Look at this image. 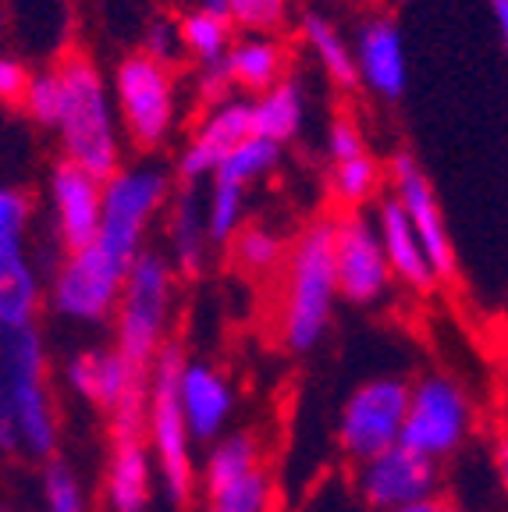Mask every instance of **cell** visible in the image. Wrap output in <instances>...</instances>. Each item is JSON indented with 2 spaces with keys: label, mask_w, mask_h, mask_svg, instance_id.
Listing matches in <instances>:
<instances>
[{
  "label": "cell",
  "mask_w": 508,
  "mask_h": 512,
  "mask_svg": "<svg viewBox=\"0 0 508 512\" xmlns=\"http://www.w3.org/2000/svg\"><path fill=\"white\" fill-rule=\"evenodd\" d=\"M175 271L164 253L143 249L128 267L121 285L118 310H114V345L125 367L135 377H150L157 352L171 338V313H175Z\"/></svg>",
  "instance_id": "277c9868"
},
{
  "label": "cell",
  "mask_w": 508,
  "mask_h": 512,
  "mask_svg": "<svg viewBox=\"0 0 508 512\" xmlns=\"http://www.w3.org/2000/svg\"><path fill=\"white\" fill-rule=\"evenodd\" d=\"M327 153H331L334 164H345V160L363 157L366 143H363V128H359L356 118L342 114V118L331 121V132H327Z\"/></svg>",
  "instance_id": "e575fe53"
},
{
  "label": "cell",
  "mask_w": 508,
  "mask_h": 512,
  "mask_svg": "<svg viewBox=\"0 0 508 512\" xmlns=\"http://www.w3.org/2000/svg\"><path fill=\"white\" fill-rule=\"evenodd\" d=\"M185 360V345L167 338L146 377V448L171 509H185L196 498V456L178 409V374Z\"/></svg>",
  "instance_id": "3957f363"
},
{
  "label": "cell",
  "mask_w": 508,
  "mask_h": 512,
  "mask_svg": "<svg viewBox=\"0 0 508 512\" xmlns=\"http://www.w3.org/2000/svg\"><path fill=\"white\" fill-rule=\"evenodd\" d=\"M196 11H203V15H214V18H224V22H228V0H199Z\"/></svg>",
  "instance_id": "60d3db41"
},
{
  "label": "cell",
  "mask_w": 508,
  "mask_h": 512,
  "mask_svg": "<svg viewBox=\"0 0 508 512\" xmlns=\"http://www.w3.org/2000/svg\"><path fill=\"white\" fill-rule=\"evenodd\" d=\"M228 246L231 256H235V264L246 274H270L285 260V242L274 232H267V228H256V224H249V228L242 224Z\"/></svg>",
  "instance_id": "f546056e"
},
{
  "label": "cell",
  "mask_w": 508,
  "mask_h": 512,
  "mask_svg": "<svg viewBox=\"0 0 508 512\" xmlns=\"http://www.w3.org/2000/svg\"><path fill=\"white\" fill-rule=\"evenodd\" d=\"M239 406L235 384L210 360H185L178 374V409L192 445H214Z\"/></svg>",
  "instance_id": "5bb4252c"
},
{
  "label": "cell",
  "mask_w": 508,
  "mask_h": 512,
  "mask_svg": "<svg viewBox=\"0 0 508 512\" xmlns=\"http://www.w3.org/2000/svg\"><path fill=\"white\" fill-rule=\"evenodd\" d=\"M43 281L25 242H0V331L32 328L43 310Z\"/></svg>",
  "instance_id": "ffe728a7"
},
{
  "label": "cell",
  "mask_w": 508,
  "mask_h": 512,
  "mask_svg": "<svg viewBox=\"0 0 508 512\" xmlns=\"http://www.w3.org/2000/svg\"><path fill=\"white\" fill-rule=\"evenodd\" d=\"M253 136V121H249V100H224L203 118L196 128V136L178 157V178L196 185L199 178H207L217 171L224 157H228L242 139Z\"/></svg>",
  "instance_id": "e0dca14e"
},
{
  "label": "cell",
  "mask_w": 508,
  "mask_h": 512,
  "mask_svg": "<svg viewBox=\"0 0 508 512\" xmlns=\"http://www.w3.org/2000/svg\"><path fill=\"white\" fill-rule=\"evenodd\" d=\"M338 306L331 256V221L306 224L299 239L281 260V303H278V338L288 352L306 356L331 331Z\"/></svg>",
  "instance_id": "7a4b0ae2"
},
{
  "label": "cell",
  "mask_w": 508,
  "mask_h": 512,
  "mask_svg": "<svg viewBox=\"0 0 508 512\" xmlns=\"http://www.w3.org/2000/svg\"><path fill=\"white\" fill-rule=\"evenodd\" d=\"M157 495V470H153L146 438H114L104 470V502L111 512H150Z\"/></svg>",
  "instance_id": "ac0fdd59"
},
{
  "label": "cell",
  "mask_w": 508,
  "mask_h": 512,
  "mask_svg": "<svg viewBox=\"0 0 508 512\" xmlns=\"http://www.w3.org/2000/svg\"><path fill=\"white\" fill-rule=\"evenodd\" d=\"M331 256L338 299H345V303L374 306L395 285L374 221L359 210H345L342 217L331 221Z\"/></svg>",
  "instance_id": "8fae6325"
},
{
  "label": "cell",
  "mask_w": 508,
  "mask_h": 512,
  "mask_svg": "<svg viewBox=\"0 0 508 512\" xmlns=\"http://www.w3.org/2000/svg\"><path fill=\"white\" fill-rule=\"evenodd\" d=\"M356 491L374 512H395L413 502H427L441 491V463L416 456L409 448L395 445L381 456L359 463Z\"/></svg>",
  "instance_id": "4fadbf2b"
},
{
  "label": "cell",
  "mask_w": 508,
  "mask_h": 512,
  "mask_svg": "<svg viewBox=\"0 0 508 512\" xmlns=\"http://www.w3.org/2000/svg\"><path fill=\"white\" fill-rule=\"evenodd\" d=\"M50 214H54V232L64 253L86 249L96 239L100 228V196H104V182L86 175L82 168L61 160L50 171Z\"/></svg>",
  "instance_id": "2e32d148"
},
{
  "label": "cell",
  "mask_w": 508,
  "mask_h": 512,
  "mask_svg": "<svg viewBox=\"0 0 508 512\" xmlns=\"http://www.w3.org/2000/svg\"><path fill=\"white\" fill-rule=\"evenodd\" d=\"M224 79L260 96L263 89L285 79V47L274 36L231 40L228 54H224Z\"/></svg>",
  "instance_id": "603a6c76"
},
{
  "label": "cell",
  "mask_w": 508,
  "mask_h": 512,
  "mask_svg": "<svg viewBox=\"0 0 508 512\" xmlns=\"http://www.w3.org/2000/svg\"><path fill=\"white\" fill-rule=\"evenodd\" d=\"M114 107L135 146H160L175 128V72L167 64L128 54L114 72Z\"/></svg>",
  "instance_id": "30bf717a"
},
{
  "label": "cell",
  "mask_w": 508,
  "mask_h": 512,
  "mask_svg": "<svg viewBox=\"0 0 508 512\" xmlns=\"http://www.w3.org/2000/svg\"><path fill=\"white\" fill-rule=\"evenodd\" d=\"M288 15V0H228V22L249 36H267Z\"/></svg>",
  "instance_id": "1f68e13d"
},
{
  "label": "cell",
  "mask_w": 508,
  "mask_h": 512,
  "mask_svg": "<svg viewBox=\"0 0 508 512\" xmlns=\"http://www.w3.org/2000/svg\"><path fill=\"white\" fill-rule=\"evenodd\" d=\"M203 224H207L210 246H228L235 232L246 224V189L214 182L207 203H203Z\"/></svg>",
  "instance_id": "f1b7e54d"
},
{
  "label": "cell",
  "mask_w": 508,
  "mask_h": 512,
  "mask_svg": "<svg viewBox=\"0 0 508 512\" xmlns=\"http://www.w3.org/2000/svg\"><path fill=\"white\" fill-rule=\"evenodd\" d=\"M54 75L61 86V107H57L54 128L61 136L64 160L107 182L121 168V139L104 72L96 68L89 54L72 50L68 57H61Z\"/></svg>",
  "instance_id": "6da1fadb"
},
{
  "label": "cell",
  "mask_w": 508,
  "mask_h": 512,
  "mask_svg": "<svg viewBox=\"0 0 508 512\" xmlns=\"http://www.w3.org/2000/svg\"><path fill=\"white\" fill-rule=\"evenodd\" d=\"M178 50H182V40H178V25L175 22H164V18H160V22H153L150 32H146V50H143V54L171 68V64H175V57H178Z\"/></svg>",
  "instance_id": "d590c367"
},
{
  "label": "cell",
  "mask_w": 508,
  "mask_h": 512,
  "mask_svg": "<svg viewBox=\"0 0 508 512\" xmlns=\"http://www.w3.org/2000/svg\"><path fill=\"white\" fill-rule=\"evenodd\" d=\"M207 512H228V509H221V505H207Z\"/></svg>",
  "instance_id": "b9f144b4"
},
{
  "label": "cell",
  "mask_w": 508,
  "mask_h": 512,
  "mask_svg": "<svg viewBox=\"0 0 508 512\" xmlns=\"http://www.w3.org/2000/svg\"><path fill=\"white\" fill-rule=\"evenodd\" d=\"M249 121H253V136L267 139L274 146H285L288 139L299 136L302 121H306V96L295 79H281L270 89H263L249 104Z\"/></svg>",
  "instance_id": "cb8c5ba5"
},
{
  "label": "cell",
  "mask_w": 508,
  "mask_h": 512,
  "mask_svg": "<svg viewBox=\"0 0 508 512\" xmlns=\"http://www.w3.org/2000/svg\"><path fill=\"white\" fill-rule=\"evenodd\" d=\"M352 64H356V86H366L381 100H402L409 89V57L395 18L374 15L359 25Z\"/></svg>",
  "instance_id": "9a60e30c"
},
{
  "label": "cell",
  "mask_w": 508,
  "mask_h": 512,
  "mask_svg": "<svg viewBox=\"0 0 508 512\" xmlns=\"http://www.w3.org/2000/svg\"><path fill=\"white\" fill-rule=\"evenodd\" d=\"M377 185H381V168L366 153L356 160H345V164H334L331 189H334V200L345 203V207H359V203L374 200Z\"/></svg>",
  "instance_id": "4dcf8cb0"
},
{
  "label": "cell",
  "mask_w": 508,
  "mask_h": 512,
  "mask_svg": "<svg viewBox=\"0 0 508 512\" xmlns=\"http://www.w3.org/2000/svg\"><path fill=\"white\" fill-rule=\"evenodd\" d=\"M0 377L8 384L22 452L40 459V463L57 456V448H61V420H57L47 342H43L40 324L18 331H0Z\"/></svg>",
  "instance_id": "5b68a950"
},
{
  "label": "cell",
  "mask_w": 508,
  "mask_h": 512,
  "mask_svg": "<svg viewBox=\"0 0 508 512\" xmlns=\"http://www.w3.org/2000/svg\"><path fill=\"white\" fill-rule=\"evenodd\" d=\"M171 200V175L160 168H118L104 182L100 196V228L93 246L104 249L121 267H132L146 249L153 217Z\"/></svg>",
  "instance_id": "8992f818"
},
{
  "label": "cell",
  "mask_w": 508,
  "mask_h": 512,
  "mask_svg": "<svg viewBox=\"0 0 508 512\" xmlns=\"http://www.w3.org/2000/svg\"><path fill=\"white\" fill-rule=\"evenodd\" d=\"M178 40H182V50H189V54L207 68L210 79L214 82L224 79V54H228V47H231V22L203 15V11L192 8L189 15H182V22H178Z\"/></svg>",
  "instance_id": "d4e9b609"
},
{
  "label": "cell",
  "mask_w": 508,
  "mask_h": 512,
  "mask_svg": "<svg viewBox=\"0 0 508 512\" xmlns=\"http://www.w3.org/2000/svg\"><path fill=\"white\" fill-rule=\"evenodd\" d=\"M395 512H462V509H455L452 502H445V498L437 495V498H427V502H413V505H405V509H395Z\"/></svg>",
  "instance_id": "ab89813d"
},
{
  "label": "cell",
  "mask_w": 508,
  "mask_h": 512,
  "mask_svg": "<svg viewBox=\"0 0 508 512\" xmlns=\"http://www.w3.org/2000/svg\"><path fill=\"white\" fill-rule=\"evenodd\" d=\"M302 40L317 54L320 68L334 86L352 89L356 86V64H352V47L342 40V32L334 29L324 15H306L302 18Z\"/></svg>",
  "instance_id": "484cf974"
},
{
  "label": "cell",
  "mask_w": 508,
  "mask_h": 512,
  "mask_svg": "<svg viewBox=\"0 0 508 512\" xmlns=\"http://www.w3.org/2000/svg\"><path fill=\"white\" fill-rule=\"evenodd\" d=\"M473 424H477V413L466 384L448 374H427L409 384V406H405L398 445L430 463H445L469 441Z\"/></svg>",
  "instance_id": "52a82bcc"
},
{
  "label": "cell",
  "mask_w": 508,
  "mask_h": 512,
  "mask_svg": "<svg viewBox=\"0 0 508 512\" xmlns=\"http://www.w3.org/2000/svg\"><path fill=\"white\" fill-rule=\"evenodd\" d=\"M278 160H281V146L249 136V139H242L221 164H217V171L210 178H214V182H228V185H239V189H249L253 182H260L263 175H270V171L278 168Z\"/></svg>",
  "instance_id": "4316f807"
},
{
  "label": "cell",
  "mask_w": 508,
  "mask_h": 512,
  "mask_svg": "<svg viewBox=\"0 0 508 512\" xmlns=\"http://www.w3.org/2000/svg\"><path fill=\"white\" fill-rule=\"evenodd\" d=\"M0 25H4V11H0Z\"/></svg>",
  "instance_id": "7bdbcfd3"
},
{
  "label": "cell",
  "mask_w": 508,
  "mask_h": 512,
  "mask_svg": "<svg viewBox=\"0 0 508 512\" xmlns=\"http://www.w3.org/2000/svg\"><path fill=\"white\" fill-rule=\"evenodd\" d=\"M405 406H409V381L405 377L381 374L359 384L345 399L342 413H338V427H334L342 456H349L352 463H366V459L395 448L398 434H402Z\"/></svg>",
  "instance_id": "9c48e42d"
},
{
  "label": "cell",
  "mask_w": 508,
  "mask_h": 512,
  "mask_svg": "<svg viewBox=\"0 0 508 512\" xmlns=\"http://www.w3.org/2000/svg\"><path fill=\"white\" fill-rule=\"evenodd\" d=\"M391 185H395V196H391V200L402 207L405 221H409L413 235L420 239L437 285H441V281H452L455 271H459V260H455L445 210H441V200H437L434 182L423 175V168L416 164L413 153L402 150L391 157Z\"/></svg>",
  "instance_id": "7c38bea8"
},
{
  "label": "cell",
  "mask_w": 508,
  "mask_h": 512,
  "mask_svg": "<svg viewBox=\"0 0 508 512\" xmlns=\"http://www.w3.org/2000/svg\"><path fill=\"white\" fill-rule=\"evenodd\" d=\"M487 8H491V18H494V29H498L501 47H508V0H487Z\"/></svg>",
  "instance_id": "f35d334b"
},
{
  "label": "cell",
  "mask_w": 508,
  "mask_h": 512,
  "mask_svg": "<svg viewBox=\"0 0 508 512\" xmlns=\"http://www.w3.org/2000/svg\"><path fill=\"white\" fill-rule=\"evenodd\" d=\"M22 445H18V424H15V409H11L8 384L0 377V456H18Z\"/></svg>",
  "instance_id": "74e56055"
},
{
  "label": "cell",
  "mask_w": 508,
  "mask_h": 512,
  "mask_svg": "<svg viewBox=\"0 0 508 512\" xmlns=\"http://www.w3.org/2000/svg\"><path fill=\"white\" fill-rule=\"evenodd\" d=\"M32 72L15 57H0V104L4 107H22L25 86H29Z\"/></svg>",
  "instance_id": "8d00e7d4"
},
{
  "label": "cell",
  "mask_w": 508,
  "mask_h": 512,
  "mask_svg": "<svg viewBox=\"0 0 508 512\" xmlns=\"http://www.w3.org/2000/svg\"><path fill=\"white\" fill-rule=\"evenodd\" d=\"M256 470H263V445L256 431H231L210 445L196 484H203V495L210 498L228 491L231 484H239Z\"/></svg>",
  "instance_id": "7402d4cb"
},
{
  "label": "cell",
  "mask_w": 508,
  "mask_h": 512,
  "mask_svg": "<svg viewBox=\"0 0 508 512\" xmlns=\"http://www.w3.org/2000/svg\"><path fill=\"white\" fill-rule=\"evenodd\" d=\"M125 274L128 267H121L104 249L89 242L86 249L64 253L50 285L43 288L47 292L43 303H50V310L61 320H72L82 328H104L114 320V310H118Z\"/></svg>",
  "instance_id": "ba28073f"
},
{
  "label": "cell",
  "mask_w": 508,
  "mask_h": 512,
  "mask_svg": "<svg viewBox=\"0 0 508 512\" xmlns=\"http://www.w3.org/2000/svg\"><path fill=\"white\" fill-rule=\"evenodd\" d=\"M57 107H61V86H57L54 68L50 72H36L25 86L22 96V111L29 114L36 125L54 128L57 125Z\"/></svg>",
  "instance_id": "d6a6232c"
},
{
  "label": "cell",
  "mask_w": 508,
  "mask_h": 512,
  "mask_svg": "<svg viewBox=\"0 0 508 512\" xmlns=\"http://www.w3.org/2000/svg\"><path fill=\"white\" fill-rule=\"evenodd\" d=\"M377 239H381V249H384V260H388V271L395 281H402L409 292H416V296H430L437 288V278L434 271H430V260L427 253H423L420 239L413 235V228H409V221H405L402 207H398L395 200H381V207H377Z\"/></svg>",
  "instance_id": "d6986e66"
},
{
  "label": "cell",
  "mask_w": 508,
  "mask_h": 512,
  "mask_svg": "<svg viewBox=\"0 0 508 512\" xmlns=\"http://www.w3.org/2000/svg\"><path fill=\"white\" fill-rule=\"evenodd\" d=\"M32 224V196L18 185H0V242H25Z\"/></svg>",
  "instance_id": "836d02e7"
},
{
  "label": "cell",
  "mask_w": 508,
  "mask_h": 512,
  "mask_svg": "<svg viewBox=\"0 0 508 512\" xmlns=\"http://www.w3.org/2000/svg\"><path fill=\"white\" fill-rule=\"evenodd\" d=\"M40 491H43V512H89L86 484H82L79 470L64 456L43 459Z\"/></svg>",
  "instance_id": "83f0119b"
},
{
  "label": "cell",
  "mask_w": 508,
  "mask_h": 512,
  "mask_svg": "<svg viewBox=\"0 0 508 512\" xmlns=\"http://www.w3.org/2000/svg\"><path fill=\"white\" fill-rule=\"evenodd\" d=\"M167 239H171V253L167 264L175 271V278H199L207 267V224H203V203L196 200V192L182 189L171 203V217H167Z\"/></svg>",
  "instance_id": "44dd1931"
}]
</instances>
